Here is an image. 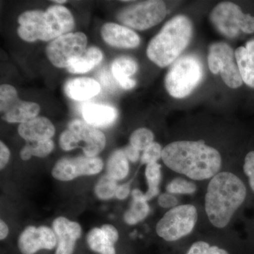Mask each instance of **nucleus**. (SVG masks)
Instances as JSON below:
<instances>
[{
	"label": "nucleus",
	"mask_w": 254,
	"mask_h": 254,
	"mask_svg": "<svg viewBox=\"0 0 254 254\" xmlns=\"http://www.w3.org/2000/svg\"><path fill=\"white\" fill-rule=\"evenodd\" d=\"M162 159L170 170L195 181L213 178L222 167L220 152L201 140L172 142L163 148Z\"/></svg>",
	"instance_id": "1"
},
{
	"label": "nucleus",
	"mask_w": 254,
	"mask_h": 254,
	"mask_svg": "<svg viewBox=\"0 0 254 254\" xmlns=\"http://www.w3.org/2000/svg\"><path fill=\"white\" fill-rule=\"evenodd\" d=\"M246 197L247 188L236 175L229 172L217 174L209 182L205 193V210L209 221L216 228H225Z\"/></svg>",
	"instance_id": "2"
},
{
	"label": "nucleus",
	"mask_w": 254,
	"mask_h": 254,
	"mask_svg": "<svg viewBox=\"0 0 254 254\" xmlns=\"http://www.w3.org/2000/svg\"><path fill=\"white\" fill-rule=\"evenodd\" d=\"M18 34L23 41H49L67 34L74 27V18L67 8L52 6L46 11L31 10L20 15Z\"/></svg>",
	"instance_id": "3"
},
{
	"label": "nucleus",
	"mask_w": 254,
	"mask_h": 254,
	"mask_svg": "<svg viewBox=\"0 0 254 254\" xmlns=\"http://www.w3.org/2000/svg\"><path fill=\"white\" fill-rule=\"evenodd\" d=\"M192 23L185 15H178L164 25L150 41L147 56L160 67L164 68L176 61L190 41Z\"/></svg>",
	"instance_id": "4"
},
{
	"label": "nucleus",
	"mask_w": 254,
	"mask_h": 254,
	"mask_svg": "<svg viewBox=\"0 0 254 254\" xmlns=\"http://www.w3.org/2000/svg\"><path fill=\"white\" fill-rule=\"evenodd\" d=\"M203 73V66L198 58L191 55L182 57L175 62L167 73V91L173 98H185L199 84Z\"/></svg>",
	"instance_id": "5"
},
{
	"label": "nucleus",
	"mask_w": 254,
	"mask_h": 254,
	"mask_svg": "<svg viewBox=\"0 0 254 254\" xmlns=\"http://www.w3.org/2000/svg\"><path fill=\"white\" fill-rule=\"evenodd\" d=\"M86 156L96 157L104 150L106 138L98 128L86 122L74 120L68 124V128L60 135L59 143L62 149L69 151L81 147Z\"/></svg>",
	"instance_id": "6"
},
{
	"label": "nucleus",
	"mask_w": 254,
	"mask_h": 254,
	"mask_svg": "<svg viewBox=\"0 0 254 254\" xmlns=\"http://www.w3.org/2000/svg\"><path fill=\"white\" fill-rule=\"evenodd\" d=\"M210 19L215 28L227 38H236L240 32L254 33V16L245 14L238 5L231 1H224L215 6Z\"/></svg>",
	"instance_id": "7"
},
{
	"label": "nucleus",
	"mask_w": 254,
	"mask_h": 254,
	"mask_svg": "<svg viewBox=\"0 0 254 254\" xmlns=\"http://www.w3.org/2000/svg\"><path fill=\"white\" fill-rule=\"evenodd\" d=\"M198 220L194 205H177L170 209L157 223V234L167 242H175L190 235Z\"/></svg>",
	"instance_id": "8"
},
{
	"label": "nucleus",
	"mask_w": 254,
	"mask_h": 254,
	"mask_svg": "<svg viewBox=\"0 0 254 254\" xmlns=\"http://www.w3.org/2000/svg\"><path fill=\"white\" fill-rule=\"evenodd\" d=\"M166 14L167 6L163 1L150 0L125 8L118 18L128 27L144 31L161 22Z\"/></svg>",
	"instance_id": "9"
},
{
	"label": "nucleus",
	"mask_w": 254,
	"mask_h": 254,
	"mask_svg": "<svg viewBox=\"0 0 254 254\" xmlns=\"http://www.w3.org/2000/svg\"><path fill=\"white\" fill-rule=\"evenodd\" d=\"M87 37L81 32L69 33L53 40L46 48L50 63L58 68H68L75 60L84 54Z\"/></svg>",
	"instance_id": "10"
},
{
	"label": "nucleus",
	"mask_w": 254,
	"mask_h": 254,
	"mask_svg": "<svg viewBox=\"0 0 254 254\" xmlns=\"http://www.w3.org/2000/svg\"><path fill=\"white\" fill-rule=\"evenodd\" d=\"M103 160L98 157L78 156L60 159L52 170V175L57 180L71 181L81 176L98 175L103 170Z\"/></svg>",
	"instance_id": "11"
},
{
	"label": "nucleus",
	"mask_w": 254,
	"mask_h": 254,
	"mask_svg": "<svg viewBox=\"0 0 254 254\" xmlns=\"http://www.w3.org/2000/svg\"><path fill=\"white\" fill-rule=\"evenodd\" d=\"M58 240L53 229L47 226H28L18 237V247L22 254H35L43 250H53Z\"/></svg>",
	"instance_id": "12"
},
{
	"label": "nucleus",
	"mask_w": 254,
	"mask_h": 254,
	"mask_svg": "<svg viewBox=\"0 0 254 254\" xmlns=\"http://www.w3.org/2000/svg\"><path fill=\"white\" fill-rule=\"evenodd\" d=\"M209 53L216 57L220 67V73L224 83L231 88H240L243 80L237 63H235V52L231 47L225 43H213Z\"/></svg>",
	"instance_id": "13"
},
{
	"label": "nucleus",
	"mask_w": 254,
	"mask_h": 254,
	"mask_svg": "<svg viewBox=\"0 0 254 254\" xmlns=\"http://www.w3.org/2000/svg\"><path fill=\"white\" fill-rule=\"evenodd\" d=\"M53 230L58 240L55 254H73L76 242L81 236V225L64 217H58L53 222Z\"/></svg>",
	"instance_id": "14"
},
{
	"label": "nucleus",
	"mask_w": 254,
	"mask_h": 254,
	"mask_svg": "<svg viewBox=\"0 0 254 254\" xmlns=\"http://www.w3.org/2000/svg\"><path fill=\"white\" fill-rule=\"evenodd\" d=\"M118 240V230L109 224L92 229L86 237L89 248L98 254H116L115 245Z\"/></svg>",
	"instance_id": "15"
},
{
	"label": "nucleus",
	"mask_w": 254,
	"mask_h": 254,
	"mask_svg": "<svg viewBox=\"0 0 254 254\" xmlns=\"http://www.w3.org/2000/svg\"><path fill=\"white\" fill-rule=\"evenodd\" d=\"M101 36L105 43L115 48L129 49L136 48L140 44V38L136 32L117 23L103 25Z\"/></svg>",
	"instance_id": "16"
},
{
	"label": "nucleus",
	"mask_w": 254,
	"mask_h": 254,
	"mask_svg": "<svg viewBox=\"0 0 254 254\" xmlns=\"http://www.w3.org/2000/svg\"><path fill=\"white\" fill-rule=\"evenodd\" d=\"M18 132L28 143H35L51 139L55 135V128L48 118L37 117L21 124L18 127Z\"/></svg>",
	"instance_id": "17"
},
{
	"label": "nucleus",
	"mask_w": 254,
	"mask_h": 254,
	"mask_svg": "<svg viewBox=\"0 0 254 254\" xmlns=\"http://www.w3.org/2000/svg\"><path fill=\"white\" fill-rule=\"evenodd\" d=\"M82 115L85 122L95 127H108L118 118V112L110 105L89 103L83 105Z\"/></svg>",
	"instance_id": "18"
},
{
	"label": "nucleus",
	"mask_w": 254,
	"mask_h": 254,
	"mask_svg": "<svg viewBox=\"0 0 254 254\" xmlns=\"http://www.w3.org/2000/svg\"><path fill=\"white\" fill-rule=\"evenodd\" d=\"M41 111L39 105L16 99L1 112L2 118L9 123L23 124L37 118Z\"/></svg>",
	"instance_id": "19"
},
{
	"label": "nucleus",
	"mask_w": 254,
	"mask_h": 254,
	"mask_svg": "<svg viewBox=\"0 0 254 254\" xmlns=\"http://www.w3.org/2000/svg\"><path fill=\"white\" fill-rule=\"evenodd\" d=\"M64 91L71 99L84 101L98 95L100 91V86L99 83L93 78H76L66 82Z\"/></svg>",
	"instance_id": "20"
},
{
	"label": "nucleus",
	"mask_w": 254,
	"mask_h": 254,
	"mask_svg": "<svg viewBox=\"0 0 254 254\" xmlns=\"http://www.w3.org/2000/svg\"><path fill=\"white\" fill-rule=\"evenodd\" d=\"M235 59L244 83L254 88V39L235 52Z\"/></svg>",
	"instance_id": "21"
},
{
	"label": "nucleus",
	"mask_w": 254,
	"mask_h": 254,
	"mask_svg": "<svg viewBox=\"0 0 254 254\" xmlns=\"http://www.w3.org/2000/svg\"><path fill=\"white\" fill-rule=\"evenodd\" d=\"M138 70V65L134 60L123 57L118 58L112 64V72L119 85L125 90H129L136 86V83L130 76Z\"/></svg>",
	"instance_id": "22"
},
{
	"label": "nucleus",
	"mask_w": 254,
	"mask_h": 254,
	"mask_svg": "<svg viewBox=\"0 0 254 254\" xmlns=\"http://www.w3.org/2000/svg\"><path fill=\"white\" fill-rule=\"evenodd\" d=\"M131 196V205L124 215V220L127 225H134L147 218L150 213V206L141 190L136 189L132 190Z\"/></svg>",
	"instance_id": "23"
},
{
	"label": "nucleus",
	"mask_w": 254,
	"mask_h": 254,
	"mask_svg": "<svg viewBox=\"0 0 254 254\" xmlns=\"http://www.w3.org/2000/svg\"><path fill=\"white\" fill-rule=\"evenodd\" d=\"M103 57V53L98 48L91 47L86 50L84 54L71 64L67 68L68 71L72 73L88 72L99 64Z\"/></svg>",
	"instance_id": "24"
},
{
	"label": "nucleus",
	"mask_w": 254,
	"mask_h": 254,
	"mask_svg": "<svg viewBox=\"0 0 254 254\" xmlns=\"http://www.w3.org/2000/svg\"><path fill=\"white\" fill-rule=\"evenodd\" d=\"M107 175L117 181L126 178L129 173L128 160L124 150L114 151L108 159L106 166Z\"/></svg>",
	"instance_id": "25"
},
{
	"label": "nucleus",
	"mask_w": 254,
	"mask_h": 254,
	"mask_svg": "<svg viewBox=\"0 0 254 254\" xmlns=\"http://www.w3.org/2000/svg\"><path fill=\"white\" fill-rule=\"evenodd\" d=\"M145 177L148 183V190L144 193L147 201L153 199L160 193V185L162 180L161 165L158 163L146 165Z\"/></svg>",
	"instance_id": "26"
},
{
	"label": "nucleus",
	"mask_w": 254,
	"mask_h": 254,
	"mask_svg": "<svg viewBox=\"0 0 254 254\" xmlns=\"http://www.w3.org/2000/svg\"><path fill=\"white\" fill-rule=\"evenodd\" d=\"M55 144L53 140L28 143L20 152V157L24 161L30 160L32 156L38 158H46L54 149Z\"/></svg>",
	"instance_id": "27"
},
{
	"label": "nucleus",
	"mask_w": 254,
	"mask_h": 254,
	"mask_svg": "<svg viewBox=\"0 0 254 254\" xmlns=\"http://www.w3.org/2000/svg\"><path fill=\"white\" fill-rule=\"evenodd\" d=\"M119 186L118 181L106 174L95 185V195L100 200H109L115 196Z\"/></svg>",
	"instance_id": "28"
},
{
	"label": "nucleus",
	"mask_w": 254,
	"mask_h": 254,
	"mask_svg": "<svg viewBox=\"0 0 254 254\" xmlns=\"http://www.w3.org/2000/svg\"><path fill=\"white\" fill-rule=\"evenodd\" d=\"M154 142V134L147 128L135 130L130 136V145L141 151H144Z\"/></svg>",
	"instance_id": "29"
},
{
	"label": "nucleus",
	"mask_w": 254,
	"mask_h": 254,
	"mask_svg": "<svg viewBox=\"0 0 254 254\" xmlns=\"http://www.w3.org/2000/svg\"><path fill=\"white\" fill-rule=\"evenodd\" d=\"M166 190L167 192L175 195H190L196 191L197 188L193 182L178 177L168 184Z\"/></svg>",
	"instance_id": "30"
},
{
	"label": "nucleus",
	"mask_w": 254,
	"mask_h": 254,
	"mask_svg": "<svg viewBox=\"0 0 254 254\" xmlns=\"http://www.w3.org/2000/svg\"><path fill=\"white\" fill-rule=\"evenodd\" d=\"M187 254H229L226 250L216 246H210L208 242L204 241H198L195 242Z\"/></svg>",
	"instance_id": "31"
},
{
	"label": "nucleus",
	"mask_w": 254,
	"mask_h": 254,
	"mask_svg": "<svg viewBox=\"0 0 254 254\" xmlns=\"http://www.w3.org/2000/svg\"><path fill=\"white\" fill-rule=\"evenodd\" d=\"M163 150L160 143L153 142L143 151L141 158V163L147 165L150 163H158V160L162 158Z\"/></svg>",
	"instance_id": "32"
},
{
	"label": "nucleus",
	"mask_w": 254,
	"mask_h": 254,
	"mask_svg": "<svg viewBox=\"0 0 254 254\" xmlns=\"http://www.w3.org/2000/svg\"><path fill=\"white\" fill-rule=\"evenodd\" d=\"M16 88L11 85L2 84L0 86V111L4 110L14 100L17 99Z\"/></svg>",
	"instance_id": "33"
},
{
	"label": "nucleus",
	"mask_w": 254,
	"mask_h": 254,
	"mask_svg": "<svg viewBox=\"0 0 254 254\" xmlns=\"http://www.w3.org/2000/svg\"><path fill=\"white\" fill-rule=\"evenodd\" d=\"M244 171L249 177L251 188L254 192V150L246 155Z\"/></svg>",
	"instance_id": "34"
},
{
	"label": "nucleus",
	"mask_w": 254,
	"mask_h": 254,
	"mask_svg": "<svg viewBox=\"0 0 254 254\" xmlns=\"http://www.w3.org/2000/svg\"><path fill=\"white\" fill-rule=\"evenodd\" d=\"M158 203L161 208L172 209L178 205L179 200L175 194L165 192L159 195Z\"/></svg>",
	"instance_id": "35"
},
{
	"label": "nucleus",
	"mask_w": 254,
	"mask_h": 254,
	"mask_svg": "<svg viewBox=\"0 0 254 254\" xmlns=\"http://www.w3.org/2000/svg\"><path fill=\"white\" fill-rule=\"evenodd\" d=\"M10 158L9 148L2 141L0 142V169L3 170L6 166Z\"/></svg>",
	"instance_id": "36"
},
{
	"label": "nucleus",
	"mask_w": 254,
	"mask_h": 254,
	"mask_svg": "<svg viewBox=\"0 0 254 254\" xmlns=\"http://www.w3.org/2000/svg\"><path fill=\"white\" fill-rule=\"evenodd\" d=\"M127 158L132 163H136L140 158V151L131 145H128L124 150Z\"/></svg>",
	"instance_id": "37"
},
{
	"label": "nucleus",
	"mask_w": 254,
	"mask_h": 254,
	"mask_svg": "<svg viewBox=\"0 0 254 254\" xmlns=\"http://www.w3.org/2000/svg\"><path fill=\"white\" fill-rule=\"evenodd\" d=\"M130 192H131V189H130L129 184H124V185L119 186L115 196L119 200H125L130 194Z\"/></svg>",
	"instance_id": "38"
},
{
	"label": "nucleus",
	"mask_w": 254,
	"mask_h": 254,
	"mask_svg": "<svg viewBox=\"0 0 254 254\" xmlns=\"http://www.w3.org/2000/svg\"><path fill=\"white\" fill-rule=\"evenodd\" d=\"M8 234H9V227L6 222L2 220H0V240H4L8 236Z\"/></svg>",
	"instance_id": "39"
},
{
	"label": "nucleus",
	"mask_w": 254,
	"mask_h": 254,
	"mask_svg": "<svg viewBox=\"0 0 254 254\" xmlns=\"http://www.w3.org/2000/svg\"><path fill=\"white\" fill-rule=\"evenodd\" d=\"M54 2L58 3V4H63V3H66V1H65V0H63V1H61V0H58V1L55 0Z\"/></svg>",
	"instance_id": "40"
}]
</instances>
